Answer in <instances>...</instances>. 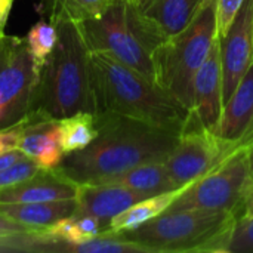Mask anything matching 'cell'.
Listing matches in <instances>:
<instances>
[{
	"mask_svg": "<svg viewBox=\"0 0 253 253\" xmlns=\"http://www.w3.org/2000/svg\"><path fill=\"white\" fill-rule=\"evenodd\" d=\"M98 135L65 154L58 169L77 184H99L135 166L165 162L179 135L116 113H98Z\"/></svg>",
	"mask_w": 253,
	"mask_h": 253,
	"instance_id": "obj_1",
	"label": "cell"
},
{
	"mask_svg": "<svg viewBox=\"0 0 253 253\" xmlns=\"http://www.w3.org/2000/svg\"><path fill=\"white\" fill-rule=\"evenodd\" d=\"M96 113H116L181 135L191 111L159 83L102 53L90 52Z\"/></svg>",
	"mask_w": 253,
	"mask_h": 253,
	"instance_id": "obj_2",
	"label": "cell"
},
{
	"mask_svg": "<svg viewBox=\"0 0 253 253\" xmlns=\"http://www.w3.org/2000/svg\"><path fill=\"white\" fill-rule=\"evenodd\" d=\"M56 43L47 56L33 108L28 114L61 120L77 113H96L90 50L76 21L56 24Z\"/></svg>",
	"mask_w": 253,
	"mask_h": 253,
	"instance_id": "obj_3",
	"label": "cell"
},
{
	"mask_svg": "<svg viewBox=\"0 0 253 253\" xmlns=\"http://www.w3.org/2000/svg\"><path fill=\"white\" fill-rule=\"evenodd\" d=\"M90 52L107 53L156 80L153 53L163 42L132 0H113L96 16L77 22Z\"/></svg>",
	"mask_w": 253,
	"mask_h": 253,
	"instance_id": "obj_4",
	"label": "cell"
},
{
	"mask_svg": "<svg viewBox=\"0 0 253 253\" xmlns=\"http://www.w3.org/2000/svg\"><path fill=\"white\" fill-rule=\"evenodd\" d=\"M234 221L236 215L231 211H170L120 236L150 253H222Z\"/></svg>",
	"mask_w": 253,
	"mask_h": 253,
	"instance_id": "obj_5",
	"label": "cell"
},
{
	"mask_svg": "<svg viewBox=\"0 0 253 253\" xmlns=\"http://www.w3.org/2000/svg\"><path fill=\"white\" fill-rule=\"evenodd\" d=\"M216 1L203 0L187 28L162 42L153 53L156 82L190 111L194 77L218 39Z\"/></svg>",
	"mask_w": 253,
	"mask_h": 253,
	"instance_id": "obj_6",
	"label": "cell"
},
{
	"mask_svg": "<svg viewBox=\"0 0 253 253\" xmlns=\"http://www.w3.org/2000/svg\"><path fill=\"white\" fill-rule=\"evenodd\" d=\"M42 70L25 37L0 34V129L28 116Z\"/></svg>",
	"mask_w": 253,
	"mask_h": 253,
	"instance_id": "obj_7",
	"label": "cell"
},
{
	"mask_svg": "<svg viewBox=\"0 0 253 253\" xmlns=\"http://www.w3.org/2000/svg\"><path fill=\"white\" fill-rule=\"evenodd\" d=\"M242 142L221 138L205 127L191 113L178 142L165 160L168 172L179 190L208 175L243 148Z\"/></svg>",
	"mask_w": 253,
	"mask_h": 253,
	"instance_id": "obj_8",
	"label": "cell"
},
{
	"mask_svg": "<svg viewBox=\"0 0 253 253\" xmlns=\"http://www.w3.org/2000/svg\"><path fill=\"white\" fill-rule=\"evenodd\" d=\"M249 178L248 151L243 147L215 170L179 190L166 212L184 209L236 212Z\"/></svg>",
	"mask_w": 253,
	"mask_h": 253,
	"instance_id": "obj_9",
	"label": "cell"
},
{
	"mask_svg": "<svg viewBox=\"0 0 253 253\" xmlns=\"http://www.w3.org/2000/svg\"><path fill=\"white\" fill-rule=\"evenodd\" d=\"M224 104L253 62V0H245L227 33L219 37Z\"/></svg>",
	"mask_w": 253,
	"mask_h": 253,
	"instance_id": "obj_10",
	"label": "cell"
},
{
	"mask_svg": "<svg viewBox=\"0 0 253 253\" xmlns=\"http://www.w3.org/2000/svg\"><path fill=\"white\" fill-rule=\"evenodd\" d=\"M224 107V80L219 37L215 40L208 58L199 68L193 82L194 117L208 129L215 130Z\"/></svg>",
	"mask_w": 253,
	"mask_h": 253,
	"instance_id": "obj_11",
	"label": "cell"
},
{
	"mask_svg": "<svg viewBox=\"0 0 253 253\" xmlns=\"http://www.w3.org/2000/svg\"><path fill=\"white\" fill-rule=\"evenodd\" d=\"M79 184L64 175L58 168H42L28 179L0 190V205L42 203L76 199Z\"/></svg>",
	"mask_w": 253,
	"mask_h": 253,
	"instance_id": "obj_12",
	"label": "cell"
},
{
	"mask_svg": "<svg viewBox=\"0 0 253 253\" xmlns=\"http://www.w3.org/2000/svg\"><path fill=\"white\" fill-rule=\"evenodd\" d=\"M142 199H145V196L113 182L79 184L76 197L77 211L74 215H90L98 218L105 231L108 222L114 216Z\"/></svg>",
	"mask_w": 253,
	"mask_h": 253,
	"instance_id": "obj_13",
	"label": "cell"
},
{
	"mask_svg": "<svg viewBox=\"0 0 253 253\" xmlns=\"http://www.w3.org/2000/svg\"><path fill=\"white\" fill-rule=\"evenodd\" d=\"M18 148L44 169L58 168L65 156L59 120L28 114Z\"/></svg>",
	"mask_w": 253,
	"mask_h": 253,
	"instance_id": "obj_14",
	"label": "cell"
},
{
	"mask_svg": "<svg viewBox=\"0 0 253 253\" xmlns=\"http://www.w3.org/2000/svg\"><path fill=\"white\" fill-rule=\"evenodd\" d=\"M221 138L242 142L243 145L253 135V62L222 107L221 119L213 130Z\"/></svg>",
	"mask_w": 253,
	"mask_h": 253,
	"instance_id": "obj_15",
	"label": "cell"
},
{
	"mask_svg": "<svg viewBox=\"0 0 253 253\" xmlns=\"http://www.w3.org/2000/svg\"><path fill=\"white\" fill-rule=\"evenodd\" d=\"M136 3L144 18L165 42L187 28L203 0H138Z\"/></svg>",
	"mask_w": 253,
	"mask_h": 253,
	"instance_id": "obj_16",
	"label": "cell"
},
{
	"mask_svg": "<svg viewBox=\"0 0 253 253\" xmlns=\"http://www.w3.org/2000/svg\"><path fill=\"white\" fill-rule=\"evenodd\" d=\"M77 211V200H56L42 203L0 205V213L37 231H44L58 221L73 216Z\"/></svg>",
	"mask_w": 253,
	"mask_h": 253,
	"instance_id": "obj_17",
	"label": "cell"
},
{
	"mask_svg": "<svg viewBox=\"0 0 253 253\" xmlns=\"http://www.w3.org/2000/svg\"><path fill=\"white\" fill-rule=\"evenodd\" d=\"M105 182L123 185L145 197L179 190L173 182L165 162H151L135 166ZM101 184V182H99Z\"/></svg>",
	"mask_w": 253,
	"mask_h": 253,
	"instance_id": "obj_18",
	"label": "cell"
},
{
	"mask_svg": "<svg viewBox=\"0 0 253 253\" xmlns=\"http://www.w3.org/2000/svg\"><path fill=\"white\" fill-rule=\"evenodd\" d=\"M178 194H179V190L150 196V197H145V199L136 202L135 205H132L130 208H127L117 216H114L108 222L107 230L104 233L122 234L125 231H130V230L141 227L142 224H145V222L157 218L163 212H166Z\"/></svg>",
	"mask_w": 253,
	"mask_h": 253,
	"instance_id": "obj_19",
	"label": "cell"
},
{
	"mask_svg": "<svg viewBox=\"0 0 253 253\" xmlns=\"http://www.w3.org/2000/svg\"><path fill=\"white\" fill-rule=\"evenodd\" d=\"M59 125L65 154L86 148L98 135L96 114L93 113H77L61 119Z\"/></svg>",
	"mask_w": 253,
	"mask_h": 253,
	"instance_id": "obj_20",
	"label": "cell"
},
{
	"mask_svg": "<svg viewBox=\"0 0 253 253\" xmlns=\"http://www.w3.org/2000/svg\"><path fill=\"white\" fill-rule=\"evenodd\" d=\"M113 0H40L44 15L53 24L62 19L83 21L101 13Z\"/></svg>",
	"mask_w": 253,
	"mask_h": 253,
	"instance_id": "obj_21",
	"label": "cell"
},
{
	"mask_svg": "<svg viewBox=\"0 0 253 253\" xmlns=\"http://www.w3.org/2000/svg\"><path fill=\"white\" fill-rule=\"evenodd\" d=\"M56 37H58L56 25L49 19H40L30 28L25 39L31 53L34 55V58L40 65H44L47 56L55 47Z\"/></svg>",
	"mask_w": 253,
	"mask_h": 253,
	"instance_id": "obj_22",
	"label": "cell"
},
{
	"mask_svg": "<svg viewBox=\"0 0 253 253\" xmlns=\"http://www.w3.org/2000/svg\"><path fill=\"white\" fill-rule=\"evenodd\" d=\"M222 253H253V216L236 218Z\"/></svg>",
	"mask_w": 253,
	"mask_h": 253,
	"instance_id": "obj_23",
	"label": "cell"
},
{
	"mask_svg": "<svg viewBox=\"0 0 253 253\" xmlns=\"http://www.w3.org/2000/svg\"><path fill=\"white\" fill-rule=\"evenodd\" d=\"M42 166L37 162H34L30 157H24L22 160L13 163L12 166L0 172V190L28 179L30 176L36 175Z\"/></svg>",
	"mask_w": 253,
	"mask_h": 253,
	"instance_id": "obj_24",
	"label": "cell"
},
{
	"mask_svg": "<svg viewBox=\"0 0 253 253\" xmlns=\"http://www.w3.org/2000/svg\"><path fill=\"white\" fill-rule=\"evenodd\" d=\"M245 0H218L216 1V25L218 37H222L230 25L233 24L236 15L239 13Z\"/></svg>",
	"mask_w": 253,
	"mask_h": 253,
	"instance_id": "obj_25",
	"label": "cell"
},
{
	"mask_svg": "<svg viewBox=\"0 0 253 253\" xmlns=\"http://www.w3.org/2000/svg\"><path fill=\"white\" fill-rule=\"evenodd\" d=\"M44 233L52 237H56V239H61L65 242H71V243H79V242L84 240L74 216H68V218L58 221L56 224H53L52 227L44 230Z\"/></svg>",
	"mask_w": 253,
	"mask_h": 253,
	"instance_id": "obj_26",
	"label": "cell"
},
{
	"mask_svg": "<svg viewBox=\"0 0 253 253\" xmlns=\"http://www.w3.org/2000/svg\"><path fill=\"white\" fill-rule=\"evenodd\" d=\"M27 125V117L16 125L0 129V156L19 147V141Z\"/></svg>",
	"mask_w": 253,
	"mask_h": 253,
	"instance_id": "obj_27",
	"label": "cell"
},
{
	"mask_svg": "<svg viewBox=\"0 0 253 253\" xmlns=\"http://www.w3.org/2000/svg\"><path fill=\"white\" fill-rule=\"evenodd\" d=\"M37 230L30 228L24 224H19L7 216H4L3 213H0V239L4 237H12V236H18V234H27V233H36Z\"/></svg>",
	"mask_w": 253,
	"mask_h": 253,
	"instance_id": "obj_28",
	"label": "cell"
},
{
	"mask_svg": "<svg viewBox=\"0 0 253 253\" xmlns=\"http://www.w3.org/2000/svg\"><path fill=\"white\" fill-rule=\"evenodd\" d=\"M236 218L239 216H253V179L249 178L245 190H243V194H242V199H240V203L236 209Z\"/></svg>",
	"mask_w": 253,
	"mask_h": 253,
	"instance_id": "obj_29",
	"label": "cell"
},
{
	"mask_svg": "<svg viewBox=\"0 0 253 253\" xmlns=\"http://www.w3.org/2000/svg\"><path fill=\"white\" fill-rule=\"evenodd\" d=\"M24 157H27V156H25L19 148H15V150H12V151H7V153L1 154V156H0V172L4 170V169H7V168L12 166L13 163L22 160Z\"/></svg>",
	"mask_w": 253,
	"mask_h": 253,
	"instance_id": "obj_30",
	"label": "cell"
},
{
	"mask_svg": "<svg viewBox=\"0 0 253 253\" xmlns=\"http://www.w3.org/2000/svg\"><path fill=\"white\" fill-rule=\"evenodd\" d=\"M13 0H0V34L4 33V27L9 18V13L12 10Z\"/></svg>",
	"mask_w": 253,
	"mask_h": 253,
	"instance_id": "obj_31",
	"label": "cell"
},
{
	"mask_svg": "<svg viewBox=\"0 0 253 253\" xmlns=\"http://www.w3.org/2000/svg\"><path fill=\"white\" fill-rule=\"evenodd\" d=\"M246 151H248V160H249V173L253 179V142L246 145Z\"/></svg>",
	"mask_w": 253,
	"mask_h": 253,
	"instance_id": "obj_32",
	"label": "cell"
},
{
	"mask_svg": "<svg viewBox=\"0 0 253 253\" xmlns=\"http://www.w3.org/2000/svg\"><path fill=\"white\" fill-rule=\"evenodd\" d=\"M251 142H253V136H252V138H251V139H249V141H248V144H246V145H249Z\"/></svg>",
	"mask_w": 253,
	"mask_h": 253,
	"instance_id": "obj_33",
	"label": "cell"
},
{
	"mask_svg": "<svg viewBox=\"0 0 253 253\" xmlns=\"http://www.w3.org/2000/svg\"><path fill=\"white\" fill-rule=\"evenodd\" d=\"M132 1H138V0H132Z\"/></svg>",
	"mask_w": 253,
	"mask_h": 253,
	"instance_id": "obj_34",
	"label": "cell"
},
{
	"mask_svg": "<svg viewBox=\"0 0 253 253\" xmlns=\"http://www.w3.org/2000/svg\"><path fill=\"white\" fill-rule=\"evenodd\" d=\"M252 136H253V135H252ZM245 147H246V145H245Z\"/></svg>",
	"mask_w": 253,
	"mask_h": 253,
	"instance_id": "obj_35",
	"label": "cell"
}]
</instances>
